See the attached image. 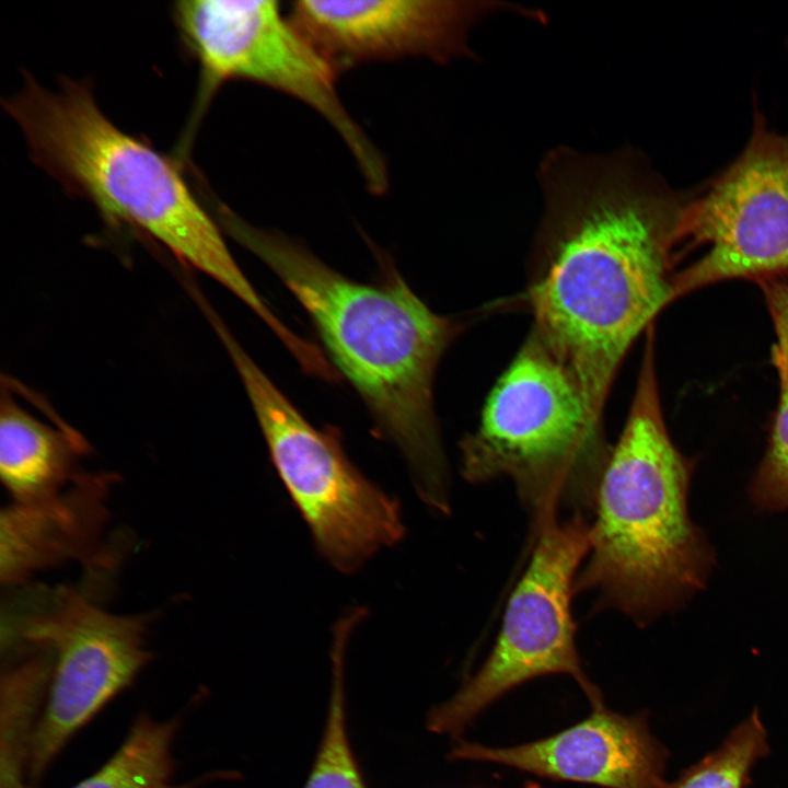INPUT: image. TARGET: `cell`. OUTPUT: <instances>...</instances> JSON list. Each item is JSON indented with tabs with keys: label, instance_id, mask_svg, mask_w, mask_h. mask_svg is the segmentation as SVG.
I'll return each instance as SVG.
<instances>
[{
	"label": "cell",
	"instance_id": "6da1fadb",
	"mask_svg": "<svg viewBox=\"0 0 788 788\" xmlns=\"http://www.w3.org/2000/svg\"><path fill=\"white\" fill-rule=\"evenodd\" d=\"M525 300L532 332L573 374L603 421L617 371L676 299L674 264L691 195L634 154L553 153Z\"/></svg>",
	"mask_w": 788,
	"mask_h": 788
},
{
	"label": "cell",
	"instance_id": "7a4b0ae2",
	"mask_svg": "<svg viewBox=\"0 0 788 788\" xmlns=\"http://www.w3.org/2000/svg\"><path fill=\"white\" fill-rule=\"evenodd\" d=\"M220 202L224 233L258 257L311 317L324 347L399 448L421 499L449 510L448 465L433 408L440 360L461 331L431 311L393 268L373 283L358 282L277 231L248 223Z\"/></svg>",
	"mask_w": 788,
	"mask_h": 788
},
{
	"label": "cell",
	"instance_id": "3957f363",
	"mask_svg": "<svg viewBox=\"0 0 788 788\" xmlns=\"http://www.w3.org/2000/svg\"><path fill=\"white\" fill-rule=\"evenodd\" d=\"M653 329L647 332L630 409L602 474L590 548L576 593L638 625L672 611L708 577L711 552L688 515L693 464L667 429Z\"/></svg>",
	"mask_w": 788,
	"mask_h": 788
},
{
	"label": "cell",
	"instance_id": "277c9868",
	"mask_svg": "<svg viewBox=\"0 0 788 788\" xmlns=\"http://www.w3.org/2000/svg\"><path fill=\"white\" fill-rule=\"evenodd\" d=\"M2 105L23 132L33 161L67 193L90 201L106 223L130 225L159 241L260 320L271 316L176 161L109 120L88 81L63 78L49 90L25 74L23 88Z\"/></svg>",
	"mask_w": 788,
	"mask_h": 788
},
{
	"label": "cell",
	"instance_id": "5b68a950",
	"mask_svg": "<svg viewBox=\"0 0 788 788\" xmlns=\"http://www.w3.org/2000/svg\"><path fill=\"white\" fill-rule=\"evenodd\" d=\"M460 449L464 478L510 479L535 524L592 514L612 447L573 374L531 332Z\"/></svg>",
	"mask_w": 788,
	"mask_h": 788
},
{
	"label": "cell",
	"instance_id": "8992f818",
	"mask_svg": "<svg viewBox=\"0 0 788 788\" xmlns=\"http://www.w3.org/2000/svg\"><path fill=\"white\" fill-rule=\"evenodd\" d=\"M172 18L181 42L199 69V85L187 139L219 89L248 81L311 107L343 140L368 190L389 187L382 153L352 118L337 91L340 74L275 0H186Z\"/></svg>",
	"mask_w": 788,
	"mask_h": 788
},
{
	"label": "cell",
	"instance_id": "52a82bcc",
	"mask_svg": "<svg viewBox=\"0 0 788 788\" xmlns=\"http://www.w3.org/2000/svg\"><path fill=\"white\" fill-rule=\"evenodd\" d=\"M532 552L507 603L495 645L478 671L427 717L430 731L459 737L489 705L537 677L570 675L592 708L604 706L586 674L572 617L576 581L590 548L583 515H551L532 525Z\"/></svg>",
	"mask_w": 788,
	"mask_h": 788
},
{
	"label": "cell",
	"instance_id": "ba28073f",
	"mask_svg": "<svg viewBox=\"0 0 788 788\" xmlns=\"http://www.w3.org/2000/svg\"><path fill=\"white\" fill-rule=\"evenodd\" d=\"M207 318L240 375L273 463L325 557L351 571L396 543L403 535L396 501L349 462L335 430L317 429L300 414L215 311Z\"/></svg>",
	"mask_w": 788,
	"mask_h": 788
},
{
	"label": "cell",
	"instance_id": "9c48e42d",
	"mask_svg": "<svg viewBox=\"0 0 788 788\" xmlns=\"http://www.w3.org/2000/svg\"><path fill=\"white\" fill-rule=\"evenodd\" d=\"M45 603L10 614L1 635L4 654L19 648H46L53 654L51 676L31 744L33 780L132 683L151 658L146 646L149 615L114 614L67 588L45 593Z\"/></svg>",
	"mask_w": 788,
	"mask_h": 788
},
{
	"label": "cell",
	"instance_id": "30bf717a",
	"mask_svg": "<svg viewBox=\"0 0 788 788\" xmlns=\"http://www.w3.org/2000/svg\"><path fill=\"white\" fill-rule=\"evenodd\" d=\"M679 236L680 247L705 251L676 271V299L722 280L758 282L788 270V135L757 108L740 154L691 195Z\"/></svg>",
	"mask_w": 788,
	"mask_h": 788
},
{
	"label": "cell",
	"instance_id": "8fae6325",
	"mask_svg": "<svg viewBox=\"0 0 788 788\" xmlns=\"http://www.w3.org/2000/svg\"><path fill=\"white\" fill-rule=\"evenodd\" d=\"M489 2L302 0L289 16L341 73L370 62L426 58L447 63L470 53L468 33Z\"/></svg>",
	"mask_w": 788,
	"mask_h": 788
},
{
	"label": "cell",
	"instance_id": "7c38bea8",
	"mask_svg": "<svg viewBox=\"0 0 788 788\" xmlns=\"http://www.w3.org/2000/svg\"><path fill=\"white\" fill-rule=\"evenodd\" d=\"M450 760L505 765L535 776L602 788H664L667 753L642 714L604 706L555 734L507 748L460 741Z\"/></svg>",
	"mask_w": 788,
	"mask_h": 788
},
{
	"label": "cell",
	"instance_id": "4fadbf2b",
	"mask_svg": "<svg viewBox=\"0 0 788 788\" xmlns=\"http://www.w3.org/2000/svg\"><path fill=\"white\" fill-rule=\"evenodd\" d=\"M117 479L82 473L67 489L35 502H12L0 514V580L8 587L69 561L94 563Z\"/></svg>",
	"mask_w": 788,
	"mask_h": 788
},
{
	"label": "cell",
	"instance_id": "5bb4252c",
	"mask_svg": "<svg viewBox=\"0 0 788 788\" xmlns=\"http://www.w3.org/2000/svg\"><path fill=\"white\" fill-rule=\"evenodd\" d=\"M88 450L77 430L39 420L2 391L0 475L13 502H35L63 490L82 474L79 459Z\"/></svg>",
	"mask_w": 788,
	"mask_h": 788
},
{
	"label": "cell",
	"instance_id": "9a60e30c",
	"mask_svg": "<svg viewBox=\"0 0 788 788\" xmlns=\"http://www.w3.org/2000/svg\"><path fill=\"white\" fill-rule=\"evenodd\" d=\"M2 670L0 681V788H26L31 744L46 698L53 654L34 648Z\"/></svg>",
	"mask_w": 788,
	"mask_h": 788
},
{
	"label": "cell",
	"instance_id": "2e32d148",
	"mask_svg": "<svg viewBox=\"0 0 788 788\" xmlns=\"http://www.w3.org/2000/svg\"><path fill=\"white\" fill-rule=\"evenodd\" d=\"M178 719L158 721L141 715L116 752L73 788H196L201 779L173 783L172 743Z\"/></svg>",
	"mask_w": 788,
	"mask_h": 788
},
{
	"label": "cell",
	"instance_id": "e0dca14e",
	"mask_svg": "<svg viewBox=\"0 0 788 788\" xmlns=\"http://www.w3.org/2000/svg\"><path fill=\"white\" fill-rule=\"evenodd\" d=\"M352 623V617H349L335 631L333 677L325 723L303 788H368L347 727L344 652Z\"/></svg>",
	"mask_w": 788,
	"mask_h": 788
},
{
	"label": "cell",
	"instance_id": "ac0fdd59",
	"mask_svg": "<svg viewBox=\"0 0 788 788\" xmlns=\"http://www.w3.org/2000/svg\"><path fill=\"white\" fill-rule=\"evenodd\" d=\"M766 752V733L753 712L716 751L664 788H744L751 768Z\"/></svg>",
	"mask_w": 788,
	"mask_h": 788
},
{
	"label": "cell",
	"instance_id": "d6986e66",
	"mask_svg": "<svg viewBox=\"0 0 788 788\" xmlns=\"http://www.w3.org/2000/svg\"><path fill=\"white\" fill-rule=\"evenodd\" d=\"M772 361L779 380V398L769 442L750 488L763 510H788V349L775 345Z\"/></svg>",
	"mask_w": 788,
	"mask_h": 788
},
{
	"label": "cell",
	"instance_id": "ffe728a7",
	"mask_svg": "<svg viewBox=\"0 0 788 788\" xmlns=\"http://www.w3.org/2000/svg\"><path fill=\"white\" fill-rule=\"evenodd\" d=\"M777 336L776 345L788 349V270L758 281Z\"/></svg>",
	"mask_w": 788,
	"mask_h": 788
},
{
	"label": "cell",
	"instance_id": "44dd1931",
	"mask_svg": "<svg viewBox=\"0 0 788 788\" xmlns=\"http://www.w3.org/2000/svg\"><path fill=\"white\" fill-rule=\"evenodd\" d=\"M521 788H541V786L537 783L529 781L524 784Z\"/></svg>",
	"mask_w": 788,
	"mask_h": 788
}]
</instances>
